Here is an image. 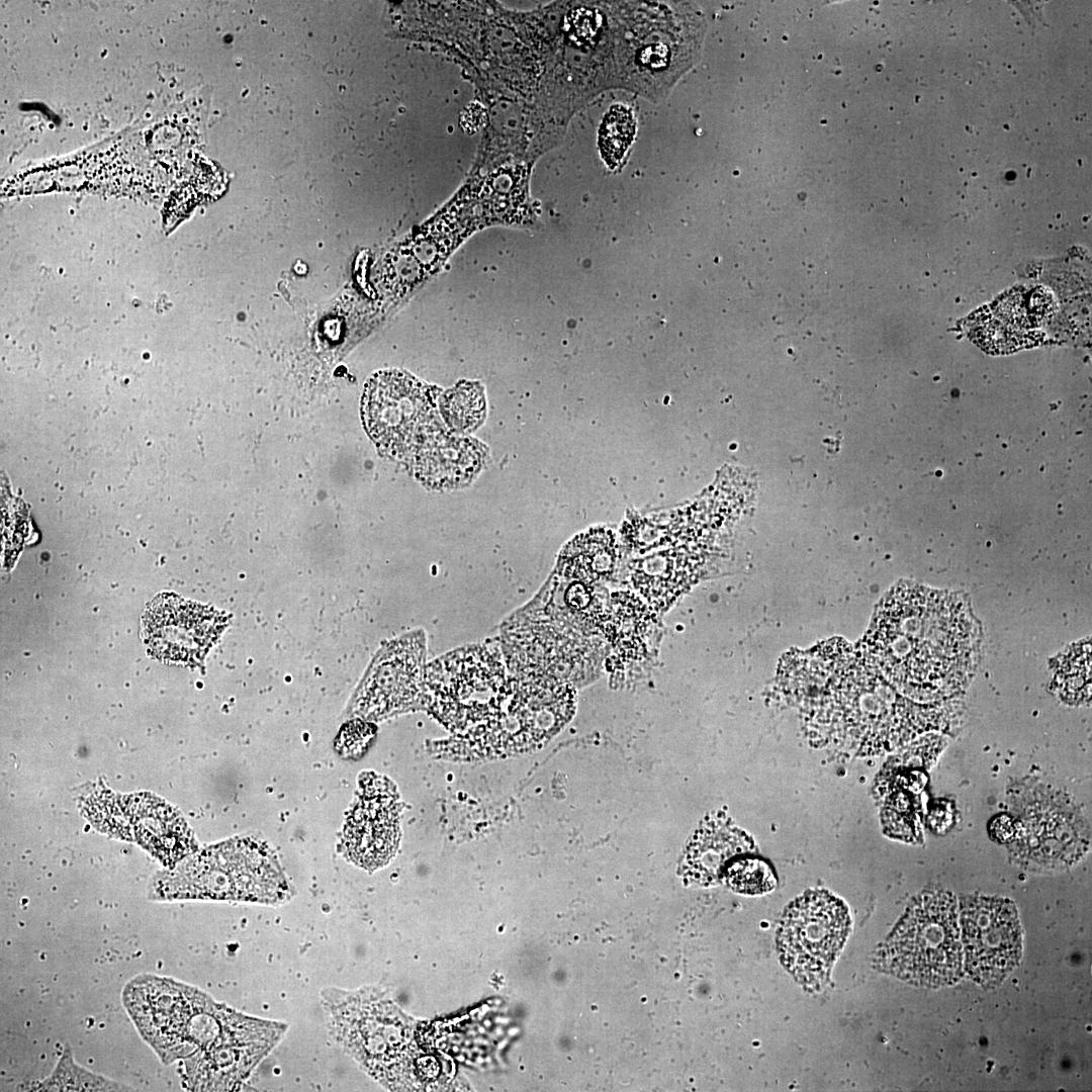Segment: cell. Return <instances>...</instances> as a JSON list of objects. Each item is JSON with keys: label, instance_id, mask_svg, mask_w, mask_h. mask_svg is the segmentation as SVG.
<instances>
[{"label": "cell", "instance_id": "obj_28", "mask_svg": "<svg viewBox=\"0 0 1092 1092\" xmlns=\"http://www.w3.org/2000/svg\"><path fill=\"white\" fill-rule=\"evenodd\" d=\"M372 735V731L368 725L362 723L350 724L343 731V749L349 753L354 752L357 749H361L366 745Z\"/></svg>", "mask_w": 1092, "mask_h": 1092}, {"label": "cell", "instance_id": "obj_11", "mask_svg": "<svg viewBox=\"0 0 1092 1092\" xmlns=\"http://www.w3.org/2000/svg\"><path fill=\"white\" fill-rule=\"evenodd\" d=\"M1009 845L1016 861L1030 871L1063 870L1088 850L1090 831L1071 799L1044 786L1036 787Z\"/></svg>", "mask_w": 1092, "mask_h": 1092}, {"label": "cell", "instance_id": "obj_5", "mask_svg": "<svg viewBox=\"0 0 1092 1092\" xmlns=\"http://www.w3.org/2000/svg\"><path fill=\"white\" fill-rule=\"evenodd\" d=\"M288 883L273 852L262 842L236 839L208 847L188 860L159 873L150 897L158 900L204 899L281 903Z\"/></svg>", "mask_w": 1092, "mask_h": 1092}, {"label": "cell", "instance_id": "obj_16", "mask_svg": "<svg viewBox=\"0 0 1092 1092\" xmlns=\"http://www.w3.org/2000/svg\"><path fill=\"white\" fill-rule=\"evenodd\" d=\"M360 795L344 828V851L355 864L374 871L394 855L399 841L398 802L390 783L372 774L360 781Z\"/></svg>", "mask_w": 1092, "mask_h": 1092}, {"label": "cell", "instance_id": "obj_20", "mask_svg": "<svg viewBox=\"0 0 1092 1092\" xmlns=\"http://www.w3.org/2000/svg\"><path fill=\"white\" fill-rule=\"evenodd\" d=\"M998 299L989 309L976 314L970 335L982 348L992 353H1009L1039 339L1033 332L1042 322L1044 310L1030 311L1023 304V290H1014Z\"/></svg>", "mask_w": 1092, "mask_h": 1092}, {"label": "cell", "instance_id": "obj_13", "mask_svg": "<svg viewBox=\"0 0 1092 1092\" xmlns=\"http://www.w3.org/2000/svg\"><path fill=\"white\" fill-rule=\"evenodd\" d=\"M960 924L968 974L982 985L1002 982L1021 957L1015 904L1001 897L965 896L960 903Z\"/></svg>", "mask_w": 1092, "mask_h": 1092}, {"label": "cell", "instance_id": "obj_10", "mask_svg": "<svg viewBox=\"0 0 1092 1092\" xmlns=\"http://www.w3.org/2000/svg\"><path fill=\"white\" fill-rule=\"evenodd\" d=\"M850 930L848 909L825 890L794 900L780 920L777 947L781 963L805 988L822 986Z\"/></svg>", "mask_w": 1092, "mask_h": 1092}, {"label": "cell", "instance_id": "obj_8", "mask_svg": "<svg viewBox=\"0 0 1092 1092\" xmlns=\"http://www.w3.org/2000/svg\"><path fill=\"white\" fill-rule=\"evenodd\" d=\"M575 702L570 682L514 674L499 716L473 741L470 752L500 755L540 747L571 719Z\"/></svg>", "mask_w": 1092, "mask_h": 1092}, {"label": "cell", "instance_id": "obj_17", "mask_svg": "<svg viewBox=\"0 0 1092 1092\" xmlns=\"http://www.w3.org/2000/svg\"><path fill=\"white\" fill-rule=\"evenodd\" d=\"M425 638L422 632L392 643L374 663L359 696V710L380 716L412 706L424 694Z\"/></svg>", "mask_w": 1092, "mask_h": 1092}, {"label": "cell", "instance_id": "obj_2", "mask_svg": "<svg viewBox=\"0 0 1092 1092\" xmlns=\"http://www.w3.org/2000/svg\"><path fill=\"white\" fill-rule=\"evenodd\" d=\"M287 1025L240 1013L201 990L165 978L149 995L143 1037L165 1064L180 1062L184 1085L239 1090Z\"/></svg>", "mask_w": 1092, "mask_h": 1092}, {"label": "cell", "instance_id": "obj_26", "mask_svg": "<svg viewBox=\"0 0 1092 1092\" xmlns=\"http://www.w3.org/2000/svg\"><path fill=\"white\" fill-rule=\"evenodd\" d=\"M723 879L733 891L747 895L767 893L777 885L768 863L751 854L732 859L723 872Z\"/></svg>", "mask_w": 1092, "mask_h": 1092}, {"label": "cell", "instance_id": "obj_27", "mask_svg": "<svg viewBox=\"0 0 1092 1092\" xmlns=\"http://www.w3.org/2000/svg\"><path fill=\"white\" fill-rule=\"evenodd\" d=\"M1062 664L1058 674V690L1063 700L1070 704L1087 703L1090 699V646L1074 650Z\"/></svg>", "mask_w": 1092, "mask_h": 1092}, {"label": "cell", "instance_id": "obj_4", "mask_svg": "<svg viewBox=\"0 0 1092 1092\" xmlns=\"http://www.w3.org/2000/svg\"><path fill=\"white\" fill-rule=\"evenodd\" d=\"M867 685L830 687L812 711L820 723H827L836 745L857 755L890 752L929 730H940L951 714L948 705H919L885 686L869 687V679Z\"/></svg>", "mask_w": 1092, "mask_h": 1092}, {"label": "cell", "instance_id": "obj_22", "mask_svg": "<svg viewBox=\"0 0 1092 1092\" xmlns=\"http://www.w3.org/2000/svg\"><path fill=\"white\" fill-rule=\"evenodd\" d=\"M653 620L646 606L630 593L614 594L602 624L608 640L623 654L638 655Z\"/></svg>", "mask_w": 1092, "mask_h": 1092}, {"label": "cell", "instance_id": "obj_9", "mask_svg": "<svg viewBox=\"0 0 1092 1092\" xmlns=\"http://www.w3.org/2000/svg\"><path fill=\"white\" fill-rule=\"evenodd\" d=\"M361 414L378 448L397 459L408 460L427 440L445 430L432 390L399 370H382L369 378Z\"/></svg>", "mask_w": 1092, "mask_h": 1092}, {"label": "cell", "instance_id": "obj_21", "mask_svg": "<svg viewBox=\"0 0 1092 1092\" xmlns=\"http://www.w3.org/2000/svg\"><path fill=\"white\" fill-rule=\"evenodd\" d=\"M616 544L612 532L595 529L570 541L560 554L558 574L561 577L592 583L613 571Z\"/></svg>", "mask_w": 1092, "mask_h": 1092}, {"label": "cell", "instance_id": "obj_24", "mask_svg": "<svg viewBox=\"0 0 1092 1092\" xmlns=\"http://www.w3.org/2000/svg\"><path fill=\"white\" fill-rule=\"evenodd\" d=\"M31 1091H128L125 1085L92 1073L73 1059L72 1052L66 1048L52 1074L42 1081L30 1086Z\"/></svg>", "mask_w": 1092, "mask_h": 1092}, {"label": "cell", "instance_id": "obj_19", "mask_svg": "<svg viewBox=\"0 0 1092 1092\" xmlns=\"http://www.w3.org/2000/svg\"><path fill=\"white\" fill-rule=\"evenodd\" d=\"M485 455L479 442L443 430L419 447L408 460L419 481L441 489L469 483L481 469Z\"/></svg>", "mask_w": 1092, "mask_h": 1092}, {"label": "cell", "instance_id": "obj_1", "mask_svg": "<svg viewBox=\"0 0 1092 1092\" xmlns=\"http://www.w3.org/2000/svg\"><path fill=\"white\" fill-rule=\"evenodd\" d=\"M866 641L898 692L915 702L936 703L969 685L979 658L980 628L964 596L903 583L880 603Z\"/></svg>", "mask_w": 1092, "mask_h": 1092}, {"label": "cell", "instance_id": "obj_14", "mask_svg": "<svg viewBox=\"0 0 1092 1092\" xmlns=\"http://www.w3.org/2000/svg\"><path fill=\"white\" fill-rule=\"evenodd\" d=\"M945 745L938 735H928L891 756L874 784V795L881 807L884 832L891 838L909 843L923 841L921 793L928 781V770Z\"/></svg>", "mask_w": 1092, "mask_h": 1092}, {"label": "cell", "instance_id": "obj_23", "mask_svg": "<svg viewBox=\"0 0 1092 1092\" xmlns=\"http://www.w3.org/2000/svg\"><path fill=\"white\" fill-rule=\"evenodd\" d=\"M638 120L634 108L617 102L604 113L597 131L601 160L612 172L621 171L632 152L637 135Z\"/></svg>", "mask_w": 1092, "mask_h": 1092}, {"label": "cell", "instance_id": "obj_25", "mask_svg": "<svg viewBox=\"0 0 1092 1092\" xmlns=\"http://www.w3.org/2000/svg\"><path fill=\"white\" fill-rule=\"evenodd\" d=\"M440 410L446 424L455 433L473 431L485 417V398L481 385L476 382H459L442 395Z\"/></svg>", "mask_w": 1092, "mask_h": 1092}, {"label": "cell", "instance_id": "obj_7", "mask_svg": "<svg viewBox=\"0 0 1092 1092\" xmlns=\"http://www.w3.org/2000/svg\"><path fill=\"white\" fill-rule=\"evenodd\" d=\"M958 905L942 889L917 895L878 953L879 967L923 987L953 984L963 975Z\"/></svg>", "mask_w": 1092, "mask_h": 1092}, {"label": "cell", "instance_id": "obj_6", "mask_svg": "<svg viewBox=\"0 0 1092 1092\" xmlns=\"http://www.w3.org/2000/svg\"><path fill=\"white\" fill-rule=\"evenodd\" d=\"M505 662L502 649L485 643L457 649L427 667L428 707L459 739L482 730L500 714L514 676Z\"/></svg>", "mask_w": 1092, "mask_h": 1092}, {"label": "cell", "instance_id": "obj_12", "mask_svg": "<svg viewBox=\"0 0 1092 1092\" xmlns=\"http://www.w3.org/2000/svg\"><path fill=\"white\" fill-rule=\"evenodd\" d=\"M100 830L135 840L173 869L194 850L190 830L178 811L151 795H101L87 803Z\"/></svg>", "mask_w": 1092, "mask_h": 1092}, {"label": "cell", "instance_id": "obj_15", "mask_svg": "<svg viewBox=\"0 0 1092 1092\" xmlns=\"http://www.w3.org/2000/svg\"><path fill=\"white\" fill-rule=\"evenodd\" d=\"M224 625V617L212 608L172 594L155 598L144 615L150 651L168 663L192 664L201 660Z\"/></svg>", "mask_w": 1092, "mask_h": 1092}, {"label": "cell", "instance_id": "obj_18", "mask_svg": "<svg viewBox=\"0 0 1092 1092\" xmlns=\"http://www.w3.org/2000/svg\"><path fill=\"white\" fill-rule=\"evenodd\" d=\"M753 838L723 814L706 818L692 835L685 850L681 872L695 885L720 882L727 864L755 850Z\"/></svg>", "mask_w": 1092, "mask_h": 1092}, {"label": "cell", "instance_id": "obj_3", "mask_svg": "<svg viewBox=\"0 0 1092 1092\" xmlns=\"http://www.w3.org/2000/svg\"><path fill=\"white\" fill-rule=\"evenodd\" d=\"M611 89L658 103L698 62L706 20L691 2L607 1Z\"/></svg>", "mask_w": 1092, "mask_h": 1092}]
</instances>
